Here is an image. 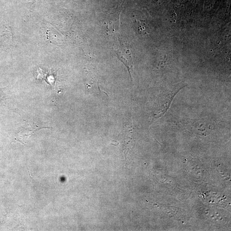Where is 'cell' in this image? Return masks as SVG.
I'll return each mask as SVG.
<instances>
[{
    "label": "cell",
    "instance_id": "obj_1",
    "mask_svg": "<svg viewBox=\"0 0 231 231\" xmlns=\"http://www.w3.org/2000/svg\"><path fill=\"white\" fill-rule=\"evenodd\" d=\"M9 95L8 89L7 88H0V104L4 102L8 99Z\"/></svg>",
    "mask_w": 231,
    "mask_h": 231
}]
</instances>
